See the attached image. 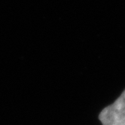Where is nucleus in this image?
I'll list each match as a JSON object with an SVG mask.
<instances>
[{
	"label": "nucleus",
	"instance_id": "1",
	"mask_svg": "<svg viewBox=\"0 0 125 125\" xmlns=\"http://www.w3.org/2000/svg\"><path fill=\"white\" fill-rule=\"evenodd\" d=\"M125 118V90L112 104L104 108L99 115L103 125H112Z\"/></svg>",
	"mask_w": 125,
	"mask_h": 125
},
{
	"label": "nucleus",
	"instance_id": "2",
	"mask_svg": "<svg viewBox=\"0 0 125 125\" xmlns=\"http://www.w3.org/2000/svg\"><path fill=\"white\" fill-rule=\"evenodd\" d=\"M112 125H125V118H124V119H122V120H121V121H119L118 122H116V123H115V124H113Z\"/></svg>",
	"mask_w": 125,
	"mask_h": 125
}]
</instances>
